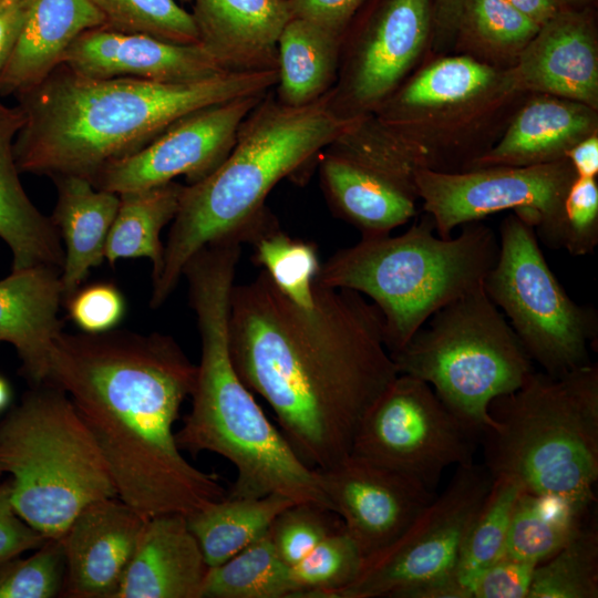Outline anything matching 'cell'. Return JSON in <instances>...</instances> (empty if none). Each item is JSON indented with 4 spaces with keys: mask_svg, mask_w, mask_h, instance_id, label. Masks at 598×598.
<instances>
[{
    "mask_svg": "<svg viewBox=\"0 0 598 598\" xmlns=\"http://www.w3.org/2000/svg\"><path fill=\"white\" fill-rule=\"evenodd\" d=\"M228 341L239 378L312 470L351 453L364 415L399 374L382 316L361 293L315 282L313 306L301 308L264 270L233 287Z\"/></svg>",
    "mask_w": 598,
    "mask_h": 598,
    "instance_id": "1",
    "label": "cell"
},
{
    "mask_svg": "<svg viewBox=\"0 0 598 598\" xmlns=\"http://www.w3.org/2000/svg\"><path fill=\"white\" fill-rule=\"evenodd\" d=\"M197 365L166 334L126 330L61 332L48 382L71 399L114 482L145 518L188 515L226 496L218 475L193 466L174 424Z\"/></svg>",
    "mask_w": 598,
    "mask_h": 598,
    "instance_id": "2",
    "label": "cell"
},
{
    "mask_svg": "<svg viewBox=\"0 0 598 598\" xmlns=\"http://www.w3.org/2000/svg\"><path fill=\"white\" fill-rule=\"evenodd\" d=\"M278 70L223 72L194 82L89 78L59 65L17 96L25 120L14 141L20 173L91 181L186 115L269 92Z\"/></svg>",
    "mask_w": 598,
    "mask_h": 598,
    "instance_id": "3",
    "label": "cell"
},
{
    "mask_svg": "<svg viewBox=\"0 0 598 598\" xmlns=\"http://www.w3.org/2000/svg\"><path fill=\"white\" fill-rule=\"evenodd\" d=\"M240 252L234 240L216 241L199 249L184 267L202 352L192 409L175 433L176 444L193 454L216 453L235 466L228 497L279 494L332 511L318 472L271 424L234 367L228 320Z\"/></svg>",
    "mask_w": 598,
    "mask_h": 598,
    "instance_id": "4",
    "label": "cell"
},
{
    "mask_svg": "<svg viewBox=\"0 0 598 598\" xmlns=\"http://www.w3.org/2000/svg\"><path fill=\"white\" fill-rule=\"evenodd\" d=\"M329 92L307 106L288 107L270 90L240 124L225 161L202 181L184 185L162 269L153 280V309L175 290L194 254L256 224L272 187L311 163L346 130L351 121L334 115Z\"/></svg>",
    "mask_w": 598,
    "mask_h": 598,
    "instance_id": "5",
    "label": "cell"
},
{
    "mask_svg": "<svg viewBox=\"0 0 598 598\" xmlns=\"http://www.w3.org/2000/svg\"><path fill=\"white\" fill-rule=\"evenodd\" d=\"M462 227L457 237L442 238L425 213L399 236L361 238L338 250L320 266L315 282L371 298L393 353L437 310L482 286L495 265V231L480 221Z\"/></svg>",
    "mask_w": 598,
    "mask_h": 598,
    "instance_id": "6",
    "label": "cell"
},
{
    "mask_svg": "<svg viewBox=\"0 0 598 598\" xmlns=\"http://www.w3.org/2000/svg\"><path fill=\"white\" fill-rule=\"evenodd\" d=\"M483 465L523 491L590 507L598 481V365L563 375L534 371L494 399Z\"/></svg>",
    "mask_w": 598,
    "mask_h": 598,
    "instance_id": "7",
    "label": "cell"
},
{
    "mask_svg": "<svg viewBox=\"0 0 598 598\" xmlns=\"http://www.w3.org/2000/svg\"><path fill=\"white\" fill-rule=\"evenodd\" d=\"M31 386L0 422V471L19 515L58 539L84 507L117 493L69 395L50 382Z\"/></svg>",
    "mask_w": 598,
    "mask_h": 598,
    "instance_id": "8",
    "label": "cell"
},
{
    "mask_svg": "<svg viewBox=\"0 0 598 598\" xmlns=\"http://www.w3.org/2000/svg\"><path fill=\"white\" fill-rule=\"evenodd\" d=\"M400 350L399 374L432 386L478 439L492 426V401L520 388L534 363L483 285L437 310Z\"/></svg>",
    "mask_w": 598,
    "mask_h": 598,
    "instance_id": "9",
    "label": "cell"
},
{
    "mask_svg": "<svg viewBox=\"0 0 598 598\" xmlns=\"http://www.w3.org/2000/svg\"><path fill=\"white\" fill-rule=\"evenodd\" d=\"M525 94L507 70L468 55H441L420 68L372 114L415 156L421 167L465 172L491 145L483 138Z\"/></svg>",
    "mask_w": 598,
    "mask_h": 598,
    "instance_id": "10",
    "label": "cell"
},
{
    "mask_svg": "<svg viewBox=\"0 0 598 598\" xmlns=\"http://www.w3.org/2000/svg\"><path fill=\"white\" fill-rule=\"evenodd\" d=\"M498 239V257L483 287L533 362L555 377L591 363L596 309L568 296L544 257L535 228L515 213L501 223Z\"/></svg>",
    "mask_w": 598,
    "mask_h": 598,
    "instance_id": "11",
    "label": "cell"
},
{
    "mask_svg": "<svg viewBox=\"0 0 598 598\" xmlns=\"http://www.w3.org/2000/svg\"><path fill=\"white\" fill-rule=\"evenodd\" d=\"M492 480L483 464L456 466L446 488L394 543L364 559L355 579L332 598H427L453 574Z\"/></svg>",
    "mask_w": 598,
    "mask_h": 598,
    "instance_id": "12",
    "label": "cell"
},
{
    "mask_svg": "<svg viewBox=\"0 0 598 598\" xmlns=\"http://www.w3.org/2000/svg\"><path fill=\"white\" fill-rule=\"evenodd\" d=\"M477 439L430 384L398 374L361 421L351 453L434 491L447 467L474 462Z\"/></svg>",
    "mask_w": 598,
    "mask_h": 598,
    "instance_id": "13",
    "label": "cell"
},
{
    "mask_svg": "<svg viewBox=\"0 0 598 598\" xmlns=\"http://www.w3.org/2000/svg\"><path fill=\"white\" fill-rule=\"evenodd\" d=\"M433 0H365L341 38L329 105L343 121L374 113L430 48Z\"/></svg>",
    "mask_w": 598,
    "mask_h": 598,
    "instance_id": "14",
    "label": "cell"
},
{
    "mask_svg": "<svg viewBox=\"0 0 598 598\" xmlns=\"http://www.w3.org/2000/svg\"><path fill=\"white\" fill-rule=\"evenodd\" d=\"M576 173L567 158L534 166H492L458 173L421 167L414 182L423 210L442 238L457 226L512 209L545 236L559 219Z\"/></svg>",
    "mask_w": 598,
    "mask_h": 598,
    "instance_id": "15",
    "label": "cell"
},
{
    "mask_svg": "<svg viewBox=\"0 0 598 598\" xmlns=\"http://www.w3.org/2000/svg\"><path fill=\"white\" fill-rule=\"evenodd\" d=\"M267 93L193 112L137 152L106 165L90 182L117 195L163 185L181 175L187 185L195 184L225 161L240 124Z\"/></svg>",
    "mask_w": 598,
    "mask_h": 598,
    "instance_id": "16",
    "label": "cell"
},
{
    "mask_svg": "<svg viewBox=\"0 0 598 598\" xmlns=\"http://www.w3.org/2000/svg\"><path fill=\"white\" fill-rule=\"evenodd\" d=\"M316 471L363 560L394 543L436 495L416 480L352 453Z\"/></svg>",
    "mask_w": 598,
    "mask_h": 598,
    "instance_id": "17",
    "label": "cell"
},
{
    "mask_svg": "<svg viewBox=\"0 0 598 598\" xmlns=\"http://www.w3.org/2000/svg\"><path fill=\"white\" fill-rule=\"evenodd\" d=\"M597 40L594 7L560 9L507 70L513 86L525 95H554L598 110Z\"/></svg>",
    "mask_w": 598,
    "mask_h": 598,
    "instance_id": "18",
    "label": "cell"
},
{
    "mask_svg": "<svg viewBox=\"0 0 598 598\" xmlns=\"http://www.w3.org/2000/svg\"><path fill=\"white\" fill-rule=\"evenodd\" d=\"M62 65L89 78H132L165 83L194 82L227 72L199 44H179L107 27L80 34Z\"/></svg>",
    "mask_w": 598,
    "mask_h": 598,
    "instance_id": "19",
    "label": "cell"
},
{
    "mask_svg": "<svg viewBox=\"0 0 598 598\" xmlns=\"http://www.w3.org/2000/svg\"><path fill=\"white\" fill-rule=\"evenodd\" d=\"M145 520L118 497L84 507L61 537L65 556L63 596L115 598Z\"/></svg>",
    "mask_w": 598,
    "mask_h": 598,
    "instance_id": "20",
    "label": "cell"
},
{
    "mask_svg": "<svg viewBox=\"0 0 598 598\" xmlns=\"http://www.w3.org/2000/svg\"><path fill=\"white\" fill-rule=\"evenodd\" d=\"M198 43L227 72L277 70L286 0H192Z\"/></svg>",
    "mask_w": 598,
    "mask_h": 598,
    "instance_id": "21",
    "label": "cell"
},
{
    "mask_svg": "<svg viewBox=\"0 0 598 598\" xmlns=\"http://www.w3.org/2000/svg\"><path fill=\"white\" fill-rule=\"evenodd\" d=\"M61 270L34 266L0 280V342L12 344L31 385L49 380L54 341L62 332Z\"/></svg>",
    "mask_w": 598,
    "mask_h": 598,
    "instance_id": "22",
    "label": "cell"
},
{
    "mask_svg": "<svg viewBox=\"0 0 598 598\" xmlns=\"http://www.w3.org/2000/svg\"><path fill=\"white\" fill-rule=\"evenodd\" d=\"M597 111L576 101L533 94L515 111L493 146L466 171L534 166L564 159L574 145L598 132Z\"/></svg>",
    "mask_w": 598,
    "mask_h": 598,
    "instance_id": "23",
    "label": "cell"
},
{
    "mask_svg": "<svg viewBox=\"0 0 598 598\" xmlns=\"http://www.w3.org/2000/svg\"><path fill=\"white\" fill-rule=\"evenodd\" d=\"M208 566L186 515L146 518L115 598H200Z\"/></svg>",
    "mask_w": 598,
    "mask_h": 598,
    "instance_id": "24",
    "label": "cell"
},
{
    "mask_svg": "<svg viewBox=\"0 0 598 598\" xmlns=\"http://www.w3.org/2000/svg\"><path fill=\"white\" fill-rule=\"evenodd\" d=\"M99 27L105 20L90 0H32L0 74V96L17 97L41 83L80 34Z\"/></svg>",
    "mask_w": 598,
    "mask_h": 598,
    "instance_id": "25",
    "label": "cell"
},
{
    "mask_svg": "<svg viewBox=\"0 0 598 598\" xmlns=\"http://www.w3.org/2000/svg\"><path fill=\"white\" fill-rule=\"evenodd\" d=\"M25 116L19 104L0 102V238L12 255V270L49 266L62 270L60 234L27 195L14 157V141Z\"/></svg>",
    "mask_w": 598,
    "mask_h": 598,
    "instance_id": "26",
    "label": "cell"
},
{
    "mask_svg": "<svg viewBox=\"0 0 598 598\" xmlns=\"http://www.w3.org/2000/svg\"><path fill=\"white\" fill-rule=\"evenodd\" d=\"M52 179L58 197L51 220L64 243L60 278L65 301L80 288L90 270L105 259V244L120 196L99 189L80 176L66 175Z\"/></svg>",
    "mask_w": 598,
    "mask_h": 598,
    "instance_id": "27",
    "label": "cell"
},
{
    "mask_svg": "<svg viewBox=\"0 0 598 598\" xmlns=\"http://www.w3.org/2000/svg\"><path fill=\"white\" fill-rule=\"evenodd\" d=\"M320 181L332 210L362 238L390 235L416 214V197L388 178L324 148Z\"/></svg>",
    "mask_w": 598,
    "mask_h": 598,
    "instance_id": "28",
    "label": "cell"
},
{
    "mask_svg": "<svg viewBox=\"0 0 598 598\" xmlns=\"http://www.w3.org/2000/svg\"><path fill=\"white\" fill-rule=\"evenodd\" d=\"M340 49V35L308 20L290 18L277 43L276 100L288 107H302L324 96L338 78Z\"/></svg>",
    "mask_w": 598,
    "mask_h": 598,
    "instance_id": "29",
    "label": "cell"
},
{
    "mask_svg": "<svg viewBox=\"0 0 598 598\" xmlns=\"http://www.w3.org/2000/svg\"><path fill=\"white\" fill-rule=\"evenodd\" d=\"M295 502L279 494L224 498L188 515V527L208 566H218L264 536L277 515Z\"/></svg>",
    "mask_w": 598,
    "mask_h": 598,
    "instance_id": "30",
    "label": "cell"
},
{
    "mask_svg": "<svg viewBox=\"0 0 598 598\" xmlns=\"http://www.w3.org/2000/svg\"><path fill=\"white\" fill-rule=\"evenodd\" d=\"M184 185L169 182L152 188L120 194L104 256L114 265L118 259L148 258L152 280L158 276L164 257L161 231L177 213Z\"/></svg>",
    "mask_w": 598,
    "mask_h": 598,
    "instance_id": "31",
    "label": "cell"
},
{
    "mask_svg": "<svg viewBox=\"0 0 598 598\" xmlns=\"http://www.w3.org/2000/svg\"><path fill=\"white\" fill-rule=\"evenodd\" d=\"M540 25L506 0H465L454 49L498 70H508Z\"/></svg>",
    "mask_w": 598,
    "mask_h": 598,
    "instance_id": "32",
    "label": "cell"
},
{
    "mask_svg": "<svg viewBox=\"0 0 598 598\" xmlns=\"http://www.w3.org/2000/svg\"><path fill=\"white\" fill-rule=\"evenodd\" d=\"M590 507L522 491L505 554L539 565L555 555L588 520Z\"/></svg>",
    "mask_w": 598,
    "mask_h": 598,
    "instance_id": "33",
    "label": "cell"
},
{
    "mask_svg": "<svg viewBox=\"0 0 598 598\" xmlns=\"http://www.w3.org/2000/svg\"><path fill=\"white\" fill-rule=\"evenodd\" d=\"M463 540L453 574L461 598H470V584L484 568L505 554L513 512L523 491L512 478L492 477Z\"/></svg>",
    "mask_w": 598,
    "mask_h": 598,
    "instance_id": "34",
    "label": "cell"
},
{
    "mask_svg": "<svg viewBox=\"0 0 598 598\" xmlns=\"http://www.w3.org/2000/svg\"><path fill=\"white\" fill-rule=\"evenodd\" d=\"M290 566L268 532L225 563L207 570L200 598H291Z\"/></svg>",
    "mask_w": 598,
    "mask_h": 598,
    "instance_id": "35",
    "label": "cell"
},
{
    "mask_svg": "<svg viewBox=\"0 0 598 598\" xmlns=\"http://www.w3.org/2000/svg\"><path fill=\"white\" fill-rule=\"evenodd\" d=\"M326 148L378 173L417 198L414 177L420 163L374 114L352 120Z\"/></svg>",
    "mask_w": 598,
    "mask_h": 598,
    "instance_id": "36",
    "label": "cell"
},
{
    "mask_svg": "<svg viewBox=\"0 0 598 598\" xmlns=\"http://www.w3.org/2000/svg\"><path fill=\"white\" fill-rule=\"evenodd\" d=\"M255 262L264 267L275 286L301 308L313 306V286L320 270L317 247L289 237L271 216L254 235Z\"/></svg>",
    "mask_w": 598,
    "mask_h": 598,
    "instance_id": "37",
    "label": "cell"
},
{
    "mask_svg": "<svg viewBox=\"0 0 598 598\" xmlns=\"http://www.w3.org/2000/svg\"><path fill=\"white\" fill-rule=\"evenodd\" d=\"M598 529L588 522L536 566L527 598H597Z\"/></svg>",
    "mask_w": 598,
    "mask_h": 598,
    "instance_id": "38",
    "label": "cell"
},
{
    "mask_svg": "<svg viewBox=\"0 0 598 598\" xmlns=\"http://www.w3.org/2000/svg\"><path fill=\"white\" fill-rule=\"evenodd\" d=\"M362 564L361 551L342 526L290 566L291 598H332L355 579Z\"/></svg>",
    "mask_w": 598,
    "mask_h": 598,
    "instance_id": "39",
    "label": "cell"
},
{
    "mask_svg": "<svg viewBox=\"0 0 598 598\" xmlns=\"http://www.w3.org/2000/svg\"><path fill=\"white\" fill-rule=\"evenodd\" d=\"M105 27L179 44L198 43L193 16L176 0H90Z\"/></svg>",
    "mask_w": 598,
    "mask_h": 598,
    "instance_id": "40",
    "label": "cell"
},
{
    "mask_svg": "<svg viewBox=\"0 0 598 598\" xmlns=\"http://www.w3.org/2000/svg\"><path fill=\"white\" fill-rule=\"evenodd\" d=\"M65 556L62 539H47L27 557L0 565V598H52L62 594Z\"/></svg>",
    "mask_w": 598,
    "mask_h": 598,
    "instance_id": "41",
    "label": "cell"
},
{
    "mask_svg": "<svg viewBox=\"0 0 598 598\" xmlns=\"http://www.w3.org/2000/svg\"><path fill=\"white\" fill-rule=\"evenodd\" d=\"M342 526L340 517L324 506L293 503L277 515L268 536L279 558L292 566Z\"/></svg>",
    "mask_w": 598,
    "mask_h": 598,
    "instance_id": "42",
    "label": "cell"
},
{
    "mask_svg": "<svg viewBox=\"0 0 598 598\" xmlns=\"http://www.w3.org/2000/svg\"><path fill=\"white\" fill-rule=\"evenodd\" d=\"M549 248L571 256L591 254L598 245V184L596 178L576 177L565 196L563 212L540 238Z\"/></svg>",
    "mask_w": 598,
    "mask_h": 598,
    "instance_id": "43",
    "label": "cell"
},
{
    "mask_svg": "<svg viewBox=\"0 0 598 598\" xmlns=\"http://www.w3.org/2000/svg\"><path fill=\"white\" fill-rule=\"evenodd\" d=\"M64 302L72 321L82 331L91 333L114 329L125 312L122 292L109 282L79 288Z\"/></svg>",
    "mask_w": 598,
    "mask_h": 598,
    "instance_id": "44",
    "label": "cell"
},
{
    "mask_svg": "<svg viewBox=\"0 0 598 598\" xmlns=\"http://www.w3.org/2000/svg\"><path fill=\"white\" fill-rule=\"evenodd\" d=\"M537 565L504 554L470 584V598H527Z\"/></svg>",
    "mask_w": 598,
    "mask_h": 598,
    "instance_id": "45",
    "label": "cell"
},
{
    "mask_svg": "<svg viewBox=\"0 0 598 598\" xmlns=\"http://www.w3.org/2000/svg\"><path fill=\"white\" fill-rule=\"evenodd\" d=\"M47 539L19 515L12 501L10 481H0V565L37 549Z\"/></svg>",
    "mask_w": 598,
    "mask_h": 598,
    "instance_id": "46",
    "label": "cell"
},
{
    "mask_svg": "<svg viewBox=\"0 0 598 598\" xmlns=\"http://www.w3.org/2000/svg\"><path fill=\"white\" fill-rule=\"evenodd\" d=\"M365 0H286L291 18L316 23L342 38Z\"/></svg>",
    "mask_w": 598,
    "mask_h": 598,
    "instance_id": "47",
    "label": "cell"
},
{
    "mask_svg": "<svg viewBox=\"0 0 598 598\" xmlns=\"http://www.w3.org/2000/svg\"><path fill=\"white\" fill-rule=\"evenodd\" d=\"M464 2L465 0H433V30L429 49L434 54L444 55L453 49Z\"/></svg>",
    "mask_w": 598,
    "mask_h": 598,
    "instance_id": "48",
    "label": "cell"
},
{
    "mask_svg": "<svg viewBox=\"0 0 598 598\" xmlns=\"http://www.w3.org/2000/svg\"><path fill=\"white\" fill-rule=\"evenodd\" d=\"M32 0H3L0 3V74L17 43Z\"/></svg>",
    "mask_w": 598,
    "mask_h": 598,
    "instance_id": "49",
    "label": "cell"
},
{
    "mask_svg": "<svg viewBox=\"0 0 598 598\" xmlns=\"http://www.w3.org/2000/svg\"><path fill=\"white\" fill-rule=\"evenodd\" d=\"M577 177L596 178L598 174V135L597 133L581 140L567 153Z\"/></svg>",
    "mask_w": 598,
    "mask_h": 598,
    "instance_id": "50",
    "label": "cell"
},
{
    "mask_svg": "<svg viewBox=\"0 0 598 598\" xmlns=\"http://www.w3.org/2000/svg\"><path fill=\"white\" fill-rule=\"evenodd\" d=\"M519 12L542 25L551 19L560 7L556 0H506Z\"/></svg>",
    "mask_w": 598,
    "mask_h": 598,
    "instance_id": "51",
    "label": "cell"
},
{
    "mask_svg": "<svg viewBox=\"0 0 598 598\" xmlns=\"http://www.w3.org/2000/svg\"><path fill=\"white\" fill-rule=\"evenodd\" d=\"M596 0H556L560 9H584L594 7Z\"/></svg>",
    "mask_w": 598,
    "mask_h": 598,
    "instance_id": "52",
    "label": "cell"
},
{
    "mask_svg": "<svg viewBox=\"0 0 598 598\" xmlns=\"http://www.w3.org/2000/svg\"><path fill=\"white\" fill-rule=\"evenodd\" d=\"M10 401V386L8 382L0 377V411L3 410Z\"/></svg>",
    "mask_w": 598,
    "mask_h": 598,
    "instance_id": "53",
    "label": "cell"
},
{
    "mask_svg": "<svg viewBox=\"0 0 598 598\" xmlns=\"http://www.w3.org/2000/svg\"><path fill=\"white\" fill-rule=\"evenodd\" d=\"M177 1H179V3H188V2H190L192 0H177Z\"/></svg>",
    "mask_w": 598,
    "mask_h": 598,
    "instance_id": "54",
    "label": "cell"
},
{
    "mask_svg": "<svg viewBox=\"0 0 598 598\" xmlns=\"http://www.w3.org/2000/svg\"><path fill=\"white\" fill-rule=\"evenodd\" d=\"M2 475H3V474H2V472L0 471V478H1Z\"/></svg>",
    "mask_w": 598,
    "mask_h": 598,
    "instance_id": "55",
    "label": "cell"
},
{
    "mask_svg": "<svg viewBox=\"0 0 598 598\" xmlns=\"http://www.w3.org/2000/svg\"><path fill=\"white\" fill-rule=\"evenodd\" d=\"M3 0H0V3L2 2Z\"/></svg>",
    "mask_w": 598,
    "mask_h": 598,
    "instance_id": "56",
    "label": "cell"
}]
</instances>
